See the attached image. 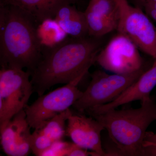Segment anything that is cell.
I'll list each match as a JSON object with an SVG mask.
<instances>
[{
	"mask_svg": "<svg viewBox=\"0 0 156 156\" xmlns=\"http://www.w3.org/2000/svg\"><path fill=\"white\" fill-rule=\"evenodd\" d=\"M84 14L89 36L100 37L117 29L116 23L97 13L86 9Z\"/></svg>",
	"mask_w": 156,
	"mask_h": 156,
	"instance_id": "cell-16",
	"label": "cell"
},
{
	"mask_svg": "<svg viewBox=\"0 0 156 156\" xmlns=\"http://www.w3.org/2000/svg\"><path fill=\"white\" fill-rule=\"evenodd\" d=\"M73 143L63 142L62 140L56 141L43 154V156L67 155Z\"/></svg>",
	"mask_w": 156,
	"mask_h": 156,
	"instance_id": "cell-20",
	"label": "cell"
},
{
	"mask_svg": "<svg viewBox=\"0 0 156 156\" xmlns=\"http://www.w3.org/2000/svg\"><path fill=\"white\" fill-rule=\"evenodd\" d=\"M66 136L83 148L95 153L96 156H108L101 144V134L103 126L92 117L73 114L68 120Z\"/></svg>",
	"mask_w": 156,
	"mask_h": 156,
	"instance_id": "cell-9",
	"label": "cell"
},
{
	"mask_svg": "<svg viewBox=\"0 0 156 156\" xmlns=\"http://www.w3.org/2000/svg\"><path fill=\"white\" fill-rule=\"evenodd\" d=\"M37 30L40 41L44 47H53L67 37V34L54 19L46 20L39 24Z\"/></svg>",
	"mask_w": 156,
	"mask_h": 156,
	"instance_id": "cell-14",
	"label": "cell"
},
{
	"mask_svg": "<svg viewBox=\"0 0 156 156\" xmlns=\"http://www.w3.org/2000/svg\"><path fill=\"white\" fill-rule=\"evenodd\" d=\"M87 9L116 23L120 17L119 5L115 0H90Z\"/></svg>",
	"mask_w": 156,
	"mask_h": 156,
	"instance_id": "cell-17",
	"label": "cell"
},
{
	"mask_svg": "<svg viewBox=\"0 0 156 156\" xmlns=\"http://www.w3.org/2000/svg\"><path fill=\"white\" fill-rule=\"evenodd\" d=\"M54 19L62 30L72 37L82 38L88 35L84 12L78 11L72 5L62 7Z\"/></svg>",
	"mask_w": 156,
	"mask_h": 156,
	"instance_id": "cell-13",
	"label": "cell"
},
{
	"mask_svg": "<svg viewBox=\"0 0 156 156\" xmlns=\"http://www.w3.org/2000/svg\"><path fill=\"white\" fill-rule=\"evenodd\" d=\"M144 67L135 72L108 74L103 71H95L91 80L81 97L73 105L80 112L114 100L137 80L145 71Z\"/></svg>",
	"mask_w": 156,
	"mask_h": 156,
	"instance_id": "cell-4",
	"label": "cell"
},
{
	"mask_svg": "<svg viewBox=\"0 0 156 156\" xmlns=\"http://www.w3.org/2000/svg\"><path fill=\"white\" fill-rule=\"evenodd\" d=\"M142 5L146 14L156 22V2L145 0L142 1Z\"/></svg>",
	"mask_w": 156,
	"mask_h": 156,
	"instance_id": "cell-21",
	"label": "cell"
},
{
	"mask_svg": "<svg viewBox=\"0 0 156 156\" xmlns=\"http://www.w3.org/2000/svg\"><path fill=\"white\" fill-rule=\"evenodd\" d=\"M96 62L105 69L116 74L130 73L144 67L136 45L119 33L100 50Z\"/></svg>",
	"mask_w": 156,
	"mask_h": 156,
	"instance_id": "cell-8",
	"label": "cell"
},
{
	"mask_svg": "<svg viewBox=\"0 0 156 156\" xmlns=\"http://www.w3.org/2000/svg\"><path fill=\"white\" fill-rule=\"evenodd\" d=\"M75 2V0H0V4H11L23 9L39 25L46 20L54 19L62 7Z\"/></svg>",
	"mask_w": 156,
	"mask_h": 156,
	"instance_id": "cell-12",
	"label": "cell"
},
{
	"mask_svg": "<svg viewBox=\"0 0 156 156\" xmlns=\"http://www.w3.org/2000/svg\"><path fill=\"white\" fill-rule=\"evenodd\" d=\"M120 17L117 30L128 37L141 51L156 58V27L148 16L127 0L118 3Z\"/></svg>",
	"mask_w": 156,
	"mask_h": 156,
	"instance_id": "cell-7",
	"label": "cell"
},
{
	"mask_svg": "<svg viewBox=\"0 0 156 156\" xmlns=\"http://www.w3.org/2000/svg\"><path fill=\"white\" fill-rule=\"evenodd\" d=\"M141 1H145V0H141ZM148 1H152V2H156V0H148Z\"/></svg>",
	"mask_w": 156,
	"mask_h": 156,
	"instance_id": "cell-23",
	"label": "cell"
},
{
	"mask_svg": "<svg viewBox=\"0 0 156 156\" xmlns=\"http://www.w3.org/2000/svg\"><path fill=\"white\" fill-rule=\"evenodd\" d=\"M31 73L22 69L1 67L0 70V129L27 106L34 92Z\"/></svg>",
	"mask_w": 156,
	"mask_h": 156,
	"instance_id": "cell-5",
	"label": "cell"
},
{
	"mask_svg": "<svg viewBox=\"0 0 156 156\" xmlns=\"http://www.w3.org/2000/svg\"><path fill=\"white\" fill-rule=\"evenodd\" d=\"M155 134H156V133H155Z\"/></svg>",
	"mask_w": 156,
	"mask_h": 156,
	"instance_id": "cell-24",
	"label": "cell"
},
{
	"mask_svg": "<svg viewBox=\"0 0 156 156\" xmlns=\"http://www.w3.org/2000/svg\"><path fill=\"white\" fill-rule=\"evenodd\" d=\"M54 143L51 138L38 129H35L31 135V150L36 156H43L45 152L52 146Z\"/></svg>",
	"mask_w": 156,
	"mask_h": 156,
	"instance_id": "cell-18",
	"label": "cell"
},
{
	"mask_svg": "<svg viewBox=\"0 0 156 156\" xmlns=\"http://www.w3.org/2000/svg\"><path fill=\"white\" fill-rule=\"evenodd\" d=\"M115 1L117 3H119L122 2V1H123V0H115Z\"/></svg>",
	"mask_w": 156,
	"mask_h": 156,
	"instance_id": "cell-22",
	"label": "cell"
},
{
	"mask_svg": "<svg viewBox=\"0 0 156 156\" xmlns=\"http://www.w3.org/2000/svg\"><path fill=\"white\" fill-rule=\"evenodd\" d=\"M30 128L24 109L1 128V145L5 154L9 156L28 155L32 152Z\"/></svg>",
	"mask_w": 156,
	"mask_h": 156,
	"instance_id": "cell-10",
	"label": "cell"
},
{
	"mask_svg": "<svg viewBox=\"0 0 156 156\" xmlns=\"http://www.w3.org/2000/svg\"><path fill=\"white\" fill-rule=\"evenodd\" d=\"M97 38L67 37L53 47H43L40 60L30 72L34 92L40 96L56 84L83 79L101 50Z\"/></svg>",
	"mask_w": 156,
	"mask_h": 156,
	"instance_id": "cell-1",
	"label": "cell"
},
{
	"mask_svg": "<svg viewBox=\"0 0 156 156\" xmlns=\"http://www.w3.org/2000/svg\"><path fill=\"white\" fill-rule=\"evenodd\" d=\"M103 126L115 147L112 156H141L142 144L150 125L156 120V103L151 98L136 109H115L92 116Z\"/></svg>",
	"mask_w": 156,
	"mask_h": 156,
	"instance_id": "cell-3",
	"label": "cell"
},
{
	"mask_svg": "<svg viewBox=\"0 0 156 156\" xmlns=\"http://www.w3.org/2000/svg\"><path fill=\"white\" fill-rule=\"evenodd\" d=\"M156 86V58L152 65L146 70L139 79L125 91L120 94L114 100L103 105L94 107L85 112L92 116L100 114L110 110L134 101H142L150 98L151 92Z\"/></svg>",
	"mask_w": 156,
	"mask_h": 156,
	"instance_id": "cell-11",
	"label": "cell"
},
{
	"mask_svg": "<svg viewBox=\"0 0 156 156\" xmlns=\"http://www.w3.org/2000/svg\"><path fill=\"white\" fill-rule=\"evenodd\" d=\"M39 24L26 11L11 4H0V64L31 71L40 60L43 46Z\"/></svg>",
	"mask_w": 156,
	"mask_h": 156,
	"instance_id": "cell-2",
	"label": "cell"
},
{
	"mask_svg": "<svg viewBox=\"0 0 156 156\" xmlns=\"http://www.w3.org/2000/svg\"><path fill=\"white\" fill-rule=\"evenodd\" d=\"M73 113L70 109L58 114L45 122L38 129L54 142L62 140L66 135V123Z\"/></svg>",
	"mask_w": 156,
	"mask_h": 156,
	"instance_id": "cell-15",
	"label": "cell"
},
{
	"mask_svg": "<svg viewBox=\"0 0 156 156\" xmlns=\"http://www.w3.org/2000/svg\"><path fill=\"white\" fill-rule=\"evenodd\" d=\"M141 156H156V135L147 131L142 144Z\"/></svg>",
	"mask_w": 156,
	"mask_h": 156,
	"instance_id": "cell-19",
	"label": "cell"
},
{
	"mask_svg": "<svg viewBox=\"0 0 156 156\" xmlns=\"http://www.w3.org/2000/svg\"><path fill=\"white\" fill-rule=\"evenodd\" d=\"M82 80L78 78L48 94H43L31 105L26 107L27 120L30 128H40L48 120L73 106L83 95V92L78 88Z\"/></svg>",
	"mask_w": 156,
	"mask_h": 156,
	"instance_id": "cell-6",
	"label": "cell"
}]
</instances>
